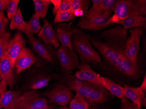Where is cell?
Masks as SVG:
<instances>
[{
	"label": "cell",
	"instance_id": "cell-1",
	"mask_svg": "<svg viewBox=\"0 0 146 109\" xmlns=\"http://www.w3.org/2000/svg\"><path fill=\"white\" fill-rule=\"evenodd\" d=\"M94 47L103 55L109 63L129 78L137 79L140 76V69L125 57L123 52L114 49L105 42L94 38H91Z\"/></svg>",
	"mask_w": 146,
	"mask_h": 109
},
{
	"label": "cell",
	"instance_id": "cell-2",
	"mask_svg": "<svg viewBox=\"0 0 146 109\" xmlns=\"http://www.w3.org/2000/svg\"><path fill=\"white\" fill-rule=\"evenodd\" d=\"M73 34L71 42L73 50L79 56L82 63H88L94 61L101 62L102 59L99 53L92 46L90 42V35L85 34L79 28H72Z\"/></svg>",
	"mask_w": 146,
	"mask_h": 109
},
{
	"label": "cell",
	"instance_id": "cell-3",
	"mask_svg": "<svg viewBox=\"0 0 146 109\" xmlns=\"http://www.w3.org/2000/svg\"><path fill=\"white\" fill-rule=\"evenodd\" d=\"M111 24H115L132 15L144 16L146 14V0H119Z\"/></svg>",
	"mask_w": 146,
	"mask_h": 109
},
{
	"label": "cell",
	"instance_id": "cell-4",
	"mask_svg": "<svg viewBox=\"0 0 146 109\" xmlns=\"http://www.w3.org/2000/svg\"><path fill=\"white\" fill-rule=\"evenodd\" d=\"M50 109L47 100L41 97L36 91H26L22 94L10 109Z\"/></svg>",
	"mask_w": 146,
	"mask_h": 109
},
{
	"label": "cell",
	"instance_id": "cell-5",
	"mask_svg": "<svg viewBox=\"0 0 146 109\" xmlns=\"http://www.w3.org/2000/svg\"><path fill=\"white\" fill-rule=\"evenodd\" d=\"M128 29L119 25L101 32L100 37L106 44L123 52L127 41Z\"/></svg>",
	"mask_w": 146,
	"mask_h": 109
},
{
	"label": "cell",
	"instance_id": "cell-6",
	"mask_svg": "<svg viewBox=\"0 0 146 109\" xmlns=\"http://www.w3.org/2000/svg\"><path fill=\"white\" fill-rule=\"evenodd\" d=\"M55 78L60 80L62 84L68 87L71 91L87 98L93 89L98 86L86 81L78 79L69 73L60 74L56 75Z\"/></svg>",
	"mask_w": 146,
	"mask_h": 109
},
{
	"label": "cell",
	"instance_id": "cell-7",
	"mask_svg": "<svg viewBox=\"0 0 146 109\" xmlns=\"http://www.w3.org/2000/svg\"><path fill=\"white\" fill-rule=\"evenodd\" d=\"M144 28L137 27L130 28V36L127 39L123 53L125 57L134 64L137 65V55L140 50V41L142 36L144 33Z\"/></svg>",
	"mask_w": 146,
	"mask_h": 109
},
{
	"label": "cell",
	"instance_id": "cell-8",
	"mask_svg": "<svg viewBox=\"0 0 146 109\" xmlns=\"http://www.w3.org/2000/svg\"><path fill=\"white\" fill-rule=\"evenodd\" d=\"M44 95L49 99L50 103H55L61 107L66 106L73 98L72 91L62 83L54 86Z\"/></svg>",
	"mask_w": 146,
	"mask_h": 109
},
{
	"label": "cell",
	"instance_id": "cell-9",
	"mask_svg": "<svg viewBox=\"0 0 146 109\" xmlns=\"http://www.w3.org/2000/svg\"><path fill=\"white\" fill-rule=\"evenodd\" d=\"M56 56L60 66L67 73L75 70L79 66L76 52L64 46H60L56 52Z\"/></svg>",
	"mask_w": 146,
	"mask_h": 109
},
{
	"label": "cell",
	"instance_id": "cell-10",
	"mask_svg": "<svg viewBox=\"0 0 146 109\" xmlns=\"http://www.w3.org/2000/svg\"><path fill=\"white\" fill-rule=\"evenodd\" d=\"M110 17L102 15L98 17L86 18L82 16L79 21L77 27L81 29L96 30L105 29L111 24L110 22Z\"/></svg>",
	"mask_w": 146,
	"mask_h": 109
},
{
	"label": "cell",
	"instance_id": "cell-11",
	"mask_svg": "<svg viewBox=\"0 0 146 109\" xmlns=\"http://www.w3.org/2000/svg\"><path fill=\"white\" fill-rule=\"evenodd\" d=\"M28 38L36 54L49 63L54 62L56 51L54 50L51 45L42 43L40 40L34 37L33 36L28 37Z\"/></svg>",
	"mask_w": 146,
	"mask_h": 109
},
{
	"label": "cell",
	"instance_id": "cell-12",
	"mask_svg": "<svg viewBox=\"0 0 146 109\" xmlns=\"http://www.w3.org/2000/svg\"><path fill=\"white\" fill-rule=\"evenodd\" d=\"M74 76L78 79L86 81L103 88L101 85V75L93 70L88 63H81L79 66L78 70Z\"/></svg>",
	"mask_w": 146,
	"mask_h": 109
},
{
	"label": "cell",
	"instance_id": "cell-13",
	"mask_svg": "<svg viewBox=\"0 0 146 109\" xmlns=\"http://www.w3.org/2000/svg\"><path fill=\"white\" fill-rule=\"evenodd\" d=\"M25 40L20 32L15 34L11 39L7 53L13 68H14L16 59L25 48Z\"/></svg>",
	"mask_w": 146,
	"mask_h": 109
},
{
	"label": "cell",
	"instance_id": "cell-14",
	"mask_svg": "<svg viewBox=\"0 0 146 109\" xmlns=\"http://www.w3.org/2000/svg\"><path fill=\"white\" fill-rule=\"evenodd\" d=\"M36 58L30 49L25 47L16 59L14 67L17 74L20 73L34 64Z\"/></svg>",
	"mask_w": 146,
	"mask_h": 109
},
{
	"label": "cell",
	"instance_id": "cell-15",
	"mask_svg": "<svg viewBox=\"0 0 146 109\" xmlns=\"http://www.w3.org/2000/svg\"><path fill=\"white\" fill-rule=\"evenodd\" d=\"M40 39L46 45H51L55 49H57L60 45L56 38L55 32L52 28V24L47 20H43V25L38 34Z\"/></svg>",
	"mask_w": 146,
	"mask_h": 109
},
{
	"label": "cell",
	"instance_id": "cell-16",
	"mask_svg": "<svg viewBox=\"0 0 146 109\" xmlns=\"http://www.w3.org/2000/svg\"><path fill=\"white\" fill-rule=\"evenodd\" d=\"M56 38L61 45L73 50L71 38L73 32L72 28L67 24L59 23L55 30Z\"/></svg>",
	"mask_w": 146,
	"mask_h": 109
},
{
	"label": "cell",
	"instance_id": "cell-17",
	"mask_svg": "<svg viewBox=\"0 0 146 109\" xmlns=\"http://www.w3.org/2000/svg\"><path fill=\"white\" fill-rule=\"evenodd\" d=\"M10 60L7 53L0 61V73L2 80L6 83L9 87H12L14 84L15 75Z\"/></svg>",
	"mask_w": 146,
	"mask_h": 109
},
{
	"label": "cell",
	"instance_id": "cell-18",
	"mask_svg": "<svg viewBox=\"0 0 146 109\" xmlns=\"http://www.w3.org/2000/svg\"><path fill=\"white\" fill-rule=\"evenodd\" d=\"M123 87L124 97L130 100L134 105L141 109L145 98V92L140 87H134L125 85Z\"/></svg>",
	"mask_w": 146,
	"mask_h": 109
},
{
	"label": "cell",
	"instance_id": "cell-19",
	"mask_svg": "<svg viewBox=\"0 0 146 109\" xmlns=\"http://www.w3.org/2000/svg\"><path fill=\"white\" fill-rule=\"evenodd\" d=\"M100 83L102 87L111 92L112 95L120 99L124 98V87L115 83L107 78L100 76Z\"/></svg>",
	"mask_w": 146,
	"mask_h": 109
},
{
	"label": "cell",
	"instance_id": "cell-20",
	"mask_svg": "<svg viewBox=\"0 0 146 109\" xmlns=\"http://www.w3.org/2000/svg\"><path fill=\"white\" fill-rule=\"evenodd\" d=\"M116 24L122 25L125 28H134L141 27L146 29V18L145 16L140 15H132L125 18L120 22L116 23Z\"/></svg>",
	"mask_w": 146,
	"mask_h": 109
},
{
	"label": "cell",
	"instance_id": "cell-21",
	"mask_svg": "<svg viewBox=\"0 0 146 109\" xmlns=\"http://www.w3.org/2000/svg\"><path fill=\"white\" fill-rule=\"evenodd\" d=\"M22 94L20 91H7L0 100V109H10Z\"/></svg>",
	"mask_w": 146,
	"mask_h": 109
},
{
	"label": "cell",
	"instance_id": "cell-22",
	"mask_svg": "<svg viewBox=\"0 0 146 109\" xmlns=\"http://www.w3.org/2000/svg\"><path fill=\"white\" fill-rule=\"evenodd\" d=\"M107 100L108 98L105 89L98 87L93 89L86 99L88 104L92 105L104 103Z\"/></svg>",
	"mask_w": 146,
	"mask_h": 109
},
{
	"label": "cell",
	"instance_id": "cell-23",
	"mask_svg": "<svg viewBox=\"0 0 146 109\" xmlns=\"http://www.w3.org/2000/svg\"><path fill=\"white\" fill-rule=\"evenodd\" d=\"M27 22H25L21 9L18 8L15 14L11 18L10 28L11 30H17L26 33L27 30Z\"/></svg>",
	"mask_w": 146,
	"mask_h": 109
},
{
	"label": "cell",
	"instance_id": "cell-24",
	"mask_svg": "<svg viewBox=\"0 0 146 109\" xmlns=\"http://www.w3.org/2000/svg\"><path fill=\"white\" fill-rule=\"evenodd\" d=\"M91 2L90 0H73L70 10L76 17L84 16L88 11Z\"/></svg>",
	"mask_w": 146,
	"mask_h": 109
},
{
	"label": "cell",
	"instance_id": "cell-25",
	"mask_svg": "<svg viewBox=\"0 0 146 109\" xmlns=\"http://www.w3.org/2000/svg\"><path fill=\"white\" fill-rule=\"evenodd\" d=\"M52 79V75H39L33 79L28 86V89L31 91H36L47 86Z\"/></svg>",
	"mask_w": 146,
	"mask_h": 109
},
{
	"label": "cell",
	"instance_id": "cell-26",
	"mask_svg": "<svg viewBox=\"0 0 146 109\" xmlns=\"http://www.w3.org/2000/svg\"><path fill=\"white\" fill-rule=\"evenodd\" d=\"M35 14L39 18H44L47 14L51 3L50 0H33Z\"/></svg>",
	"mask_w": 146,
	"mask_h": 109
},
{
	"label": "cell",
	"instance_id": "cell-27",
	"mask_svg": "<svg viewBox=\"0 0 146 109\" xmlns=\"http://www.w3.org/2000/svg\"><path fill=\"white\" fill-rule=\"evenodd\" d=\"M27 24V30L25 34L28 37L33 36L35 34H38L42 28L40 24L39 18L35 14L33 15L28 22Z\"/></svg>",
	"mask_w": 146,
	"mask_h": 109
},
{
	"label": "cell",
	"instance_id": "cell-28",
	"mask_svg": "<svg viewBox=\"0 0 146 109\" xmlns=\"http://www.w3.org/2000/svg\"><path fill=\"white\" fill-rule=\"evenodd\" d=\"M91 1L93 3L92 6L88 10L86 15L83 16L89 18L102 15L104 13L102 6V0H92Z\"/></svg>",
	"mask_w": 146,
	"mask_h": 109
},
{
	"label": "cell",
	"instance_id": "cell-29",
	"mask_svg": "<svg viewBox=\"0 0 146 109\" xmlns=\"http://www.w3.org/2000/svg\"><path fill=\"white\" fill-rule=\"evenodd\" d=\"M70 109H88L89 104L83 96L76 93L70 103Z\"/></svg>",
	"mask_w": 146,
	"mask_h": 109
},
{
	"label": "cell",
	"instance_id": "cell-30",
	"mask_svg": "<svg viewBox=\"0 0 146 109\" xmlns=\"http://www.w3.org/2000/svg\"><path fill=\"white\" fill-rule=\"evenodd\" d=\"M11 39V34L9 32H5L0 37V60L6 54Z\"/></svg>",
	"mask_w": 146,
	"mask_h": 109
},
{
	"label": "cell",
	"instance_id": "cell-31",
	"mask_svg": "<svg viewBox=\"0 0 146 109\" xmlns=\"http://www.w3.org/2000/svg\"><path fill=\"white\" fill-rule=\"evenodd\" d=\"M119 0H102V6L103 15L110 17L112 12H114L115 7Z\"/></svg>",
	"mask_w": 146,
	"mask_h": 109
},
{
	"label": "cell",
	"instance_id": "cell-32",
	"mask_svg": "<svg viewBox=\"0 0 146 109\" xmlns=\"http://www.w3.org/2000/svg\"><path fill=\"white\" fill-rule=\"evenodd\" d=\"M76 17L71 10L56 13L55 16L54 23H59L63 22L71 21Z\"/></svg>",
	"mask_w": 146,
	"mask_h": 109
},
{
	"label": "cell",
	"instance_id": "cell-33",
	"mask_svg": "<svg viewBox=\"0 0 146 109\" xmlns=\"http://www.w3.org/2000/svg\"><path fill=\"white\" fill-rule=\"evenodd\" d=\"M19 2V0H10L7 9L8 19L11 18L15 14L18 9Z\"/></svg>",
	"mask_w": 146,
	"mask_h": 109
},
{
	"label": "cell",
	"instance_id": "cell-34",
	"mask_svg": "<svg viewBox=\"0 0 146 109\" xmlns=\"http://www.w3.org/2000/svg\"><path fill=\"white\" fill-rule=\"evenodd\" d=\"M72 1H73V0H62L61 1L60 5L59 10L57 13L70 10Z\"/></svg>",
	"mask_w": 146,
	"mask_h": 109
},
{
	"label": "cell",
	"instance_id": "cell-35",
	"mask_svg": "<svg viewBox=\"0 0 146 109\" xmlns=\"http://www.w3.org/2000/svg\"><path fill=\"white\" fill-rule=\"evenodd\" d=\"M9 22V19L5 15L4 11L0 13V32L5 33L7 25Z\"/></svg>",
	"mask_w": 146,
	"mask_h": 109
},
{
	"label": "cell",
	"instance_id": "cell-36",
	"mask_svg": "<svg viewBox=\"0 0 146 109\" xmlns=\"http://www.w3.org/2000/svg\"><path fill=\"white\" fill-rule=\"evenodd\" d=\"M133 103L127 98L124 97L121 99V109H133Z\"/></svg>",
	"mask_w": 146,
	"mask_h": 109
},
{
	"label": "cell",
	"instance_id": "cell-37",
	"mask_svg": "<svg viewBox=\"0 0 146 109\" xmlns=\"http://www.w3.org/2000/svg\"><path fill=\"white\" fill-rule=\"evenodd\" d=\"M61 0H52L51 1V3H52L54 5V9L52 10V12L54 15L55 16L56 13L58 12L59 10V7H60V2H61Z\"/></svg>",
	"mask_w": 146,
	"mask_h": 109
},
{
	"label": "cell",
	"instance_id": "cell-38",
	"mask_svg": "<svg viewBox=\"0 0 146 109\" xmlns=\"http://www.w3.org/2000/svg\"><path fill=\"white\" fill-rule=\"evenodd\" d=\"M7 85L8 84L4 80H2L0 82V100L4 93L7 91Z\"/></svg>",
	"mask_w": 146,
	"mask_h": 109
},
{
	"label": "cell",
	"instance_id": "cell-39",
	"mask_svg": "<svg viewBox=\"0 0 146 109\" xmlns=\"http://www.w3.org/2000/svg\"><path fill=\"white\" fill-rule=\"evenodd\" d=\"M9 1L10 0H0V13L7 9Z\"/></svg>",
	"mask_w": 146,
	"mask_h": 109
},
{
	"label": "cell",
	"instance_id": "cell-40",
	"mask_svg": "<svg viewBox=\"0 0 146 109\" xmlns=\"http://www.w3.org/2000/svg\"><path fill=\"white\" fill-rule=\"evenodd\" d=\"M140 88L141 89L142 91H143L144 92H145L146 91V76L145 75L144 76V79H143V81L141 85L140 86Z\"/></svg>",
	"mask_w": 146,
	"mask_h": 109
},
{
	"label": "cell",
	"instance_id": "cell-41",
	"mask_svg": "<svg viewBox=\"0 0 146 109\" xmlns=\"http://www.w3.org/2000/svg\"><path fill=\"white\" fill-rule=\"evenodd\" d=\"M59 109H70L69 107H67V106H64V107H61L60 108H59Z\"/></svg>",
	"mask_w": 146,
	"mask_h": 109
},
{
	"label": "cell",
	"instance_id": "cell-42",
	"mask_svg": "<svg viewBox=\"0 0 146 109\" xmlns=\"http://www.w3.org/2000/svg\"><path fill=\"white\" fill-rule=\"evenodd\" d=\"M133 109H141V108H139L137 106H136L134 105L133 106Z\"/></svg>",
	"mask_w": 146,
	"mask_h": 109
},
{
	"label": "cell",
	"instance_id": "cell-43",
	"mask_svg": "<svg viewBox=\"0 0 146 109\" xmlns=\"http://www.w3.org/2000/svg\"><path fill=\"white\" fill-rule=\"evenodd\" d=\"M1 59L0 60V61H1ZM2 77H1V73H0V82L1 81H2Z\"/></svg>",
	"mask_w": 146,
	"mask_h": 109
},
{
	"label": "cell",
	"instance_id": "cell-44",
	"mask_svg": "<svg viewBox=\"0 0 146 109\" xmlns=\"http://www.w3.org/2000/svg\"><path fill=\"white\" fill-rule=\"evenodd\" d=\"M51 109V108H50V109Z\"/></svg>",
	"mask_w": 146,
	"mask_h": 109
}]
</instances>
